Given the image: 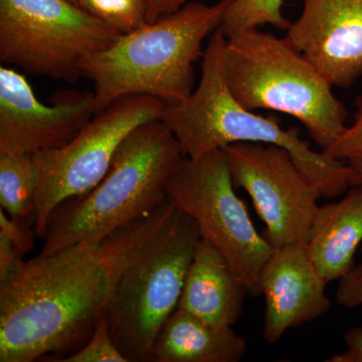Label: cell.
I'll return each instance as SVG.
<instances>
[{
    "instance_id": "cell-1",
    "label": "cell",
    "mask_w": 362,
    "mask_h": 362,
    "mask_svg": "<svg viewBox=\"0 0 362 362\" xmlns=\"http://www.w3.org/2000/svg\"><path fill=\"white\" fill-rule=\"evenodd\" d=\"M176 209L168 199L99 244L23 259L0 281V362H59L84 346L120 274Z\"/></svg>"
},
{
    "instance_id": "cell-24",
    "label": "cell",
    "mask_w": 362,
    "mask_h": 362,
    "mask_svg": "<svg viewBox=\"0 0 362 362\" xmlns=\"http://www.w3.org/2000/svg\"><path fill=\"white\" fill-rule=\"evenodd\" d=\"M346 349L327 359L328 362H362V326L351 328L345 333Z\"/></svg>"
},
{
    "instance_id": "cell-15",
    "label": "cell",
    "mask_w": 362,
    "mask_h": 362,
    "mask_svg": "<svg viewBox=\"0 0 362 362\" xmlns=\"http://www.w3.org/2000/svg\"><path fill=\"white\" fill-rule=\"evenodd\" d=\"M362 246V187H350L341 199L319 206L306 247L317 270L328 283L354 269Z\"/></svg>"
},
{
    "instance_id": "cell-13",
    "label": "cell",
    "mask_w": 362,
    "mask_h": 362,
    "mask_svg": "<svg viewBox=\"0 0 362 362\" xmlns=\"http://www.w3.org/2000/svg\"><path fill=\"white\" fill-rule=\"evenodd\" d=\"M327 284L306 246L292 244L274 250L259 283L265 299L264 339L275 344L291 328L325 315L331 307Z\"/></svg>"
},
{
    "instance_id": "cell-4",
    "label": "cell",
    "mask_w": 362,
    "mask_h": 362,
    "mask_svg": "<svg viewBox=\"0 0 362 362\" xmlns=\"http://www.w3.org/2000/svg\"><path fill=\"white\" fill-rule=\"evenodd\" d=\"M226 37L218 28L204 51L199 87L180 103L165 105L160 120L189 158L225 149L235 143H262L287 149L298 168L322 197L334 199L350 187L345 161L317 152L300 137L298 128L285 129L275 116L264 117L237 101L226 84L223 52Z\"/></svg>"
},
{
    "instance_id": "cell-12",
    "label": "cell",
    "mask_w": 362,
    "mask_h": 362,
    "mask_svg": "<svg viewBox=\"0 0 362 362\" xmlns=\"http://www.w3.org/2000/svg\"><path fill=\"white\" fill-rule=\"evenodd\" d=\"M286 37L333 87L362 76V0H304Z\"/></svg>"
},
{
    "instance_id": "cell-6",
    "label": "cell",
    "mask_w": 362,
    "mask_h": 362,
    "mask_svg": "<svg viewBox=\"0 0 362 362\" xmlns=\"http://www.w3.org/2000/svg\"><path fill=\"white\" fill-rule=\"evenodd\" d=\"M201 239L194 221L177 209L119 276L105 319L128 362L153 361L156 338L180 304Z\"/></svg>"
},
{
    "instance_id": "cell-18",
    "label": "cell",
    "mask_w": 362,
    "mask_h": 362,
    "mask_svg": "<svg viewBox=\"0 0 362 362\" xmlns=\"http://www.w3.org/2000/svg\"><path fill=\"white\" fill-rule=\"evenodd\" d=\"M283 4L284 0H233L220 30L226 39L267 25L287 30L291 23L283 14Z\"/></svg>"
},
{
    "instance_id": "cell-5",
    "label": "cell",
    "mask_w": 362,
    "mask_h": 362,
    "mask_svg": "<svg viewBox=\"0 0 362 362\" xmlns=\"http://www.w3.org/2000/svg\"><path fill=\"white\" fill-rule=\"evenodd\" d=\"M223 70L240 105L294 117L323 152L346 129V108L333 86L286 37L254 28L228 37Z\"/></svg>"
},
{
    "instance_id": "cell-7",
    "label": "cell",
    "mask_w": 362,
    "mask_h": 362,
    "mask_svg": "<svg viewBox=\"0 0 362 362\" xmlns=\"http://www.w3.org/2000/svg\"><path fill=\"white\" fill-rule=\"evenodd\" d=\"M120 35L70 0H0V61L32 76L76 82Z\"/></svg>"
},
{
    "instance_id": "cell-27",
    "label": "cell",
    "mask_w": 362,
    "mask_h": 362,
    "mask_svg": "<svg viewBox=\"0 0 362 362\" xmlns=\"http://www.w3.org/2000/svg\"><path fill=\"white\" fill-rule=\"evenodd\" d=\"M346 163L350 169V187H362V158L350 159Z\"/></svg>"
},
{
    "instance_id": "cell-26",
    "label": "cell",
    "mask_w": 362,
    "mask_h": 362,
    "mask_svg": "<svg viewBox=\"0 0 362 362\" xmlns=\"http://www.w3.org/2000/svg\"><path fill=\"white\" fill-rule=\"evenodd\" d=\"M188 0H147V21L154 23L166 14L175 13Z\"/></svg>"
},
{
    "instance_id": "cell-25",
    "label": "cell",
    "mask_w": 362,
    "mask_h": 362,
    "mask_svg": "<svg viewBox=\"0 0 362 362\" xmlns=\"http://www.w3.org/2000/svg\"><path fill=\"white\" fill-rule=\"evenodd\" d=\"M21 261L23 255L13 246L6 233L0 232V281L11 275Z\"/></svg>"
},
{
    "instance_id": "cell-22",
    "label": "cell",
    "mask_w": 362,
    "mask_h": 362,
    "mask_svg": "<svg viewBox=\"0 0 362 362\" xmlns=\"http://www.w3.org/2000/svg\"><path fill=\"white\" fill-rule=\"evenodd\" d=\"M337 302L344 308L354 309L362 306V263L354 266L347 275L340 279Z\"/></svg>"
},
{
    "instance_id": "cell-11",
    "label": "cell",
    "mask_w": 362,
    "mask_h": 362,
    "mask_svg": "<svg viewBox=\"0 0 362 362\" xmlns=\"http://www.w3.org/2000/svg\"><path fill=\"white\" fill-rule=\"evenodd\" d=\"M93 93L59 94L54 105L37 99L25 76L0 68V156H35L61 148L96 115Z\"/></svg>"
},
{
    "instance_id": "cell-8",
    "label": "cell",
    "mask_w": 362,
    "mask_h": 362,
    "mask_svg": "<svg viewBox=\"0 0 362 362\" xmlns=\"http://www.w3.org/2000/svg\"><path fill=\"white\" fill-rule=\"evenodd\" d=\"M235 189L225 150L218 149L185 157L169 181L168 197L225 256L247 295L258 297L262 272L274 249L257 230Z\"/></svg>"
},
{
    "instance_id": "cell-9",
    "label": "cell",
    "mask_w": 362,
    "mask_h": 362,
    "mask_svg": "<svg viewBox=\"0 0 362 362\" xmlns=\"http://www.w3.org/2000/svg\"><path fill=\"white\" fill-rule=\"evenodd\" d=\"M164 106L160 100L145 95L120 98L61 148L33 156L37 178L33 230L37 238L44 239L54 209L96 187L124 140L143 124L160 120Z\"/></svg>"
},
{
    "instance_id": "cell-2",
    "label": "cell",
    "mask_w": 362,
    "mask_h": 362,
    "mask_svg": "<svg viewBox=\"0 0 362 362\" xmlns=\"http://www.w3.org/2000/svg\"><path fill=\"white\" fill-rule=\"evenodd\" d=\"M232 1L188 2L85 59L81 71L94 83L96 114L131 95L156 98L165 105L187 99L194 92V65L204 57L202 42L220 28Z\"/></svg>"
},
{
    "instance_id": "cell-10",
    "label": "cell",
    "mask_w": 362,
    "mask_h": 362,
    "mask_svg": "<svg viewBox=\"0 0 362 362\" xmlns=\"http://www.w3.org/2000/svg\"><path fill=\"white\" fill-rule=\"evenodd\" d=\"M223 150L233 185L251 197L270 246H306L322 194L290 152L277 145L247 142Z\"/></svg>"
},
{
    "instance_id": "cell-21",
    "label": "cell",
    "mask_w": 362,
    "mask_h": 362,
    "mask_svg": "<svg viewBox=\"0 0 362 362\" xmlns=\"http://www.w3.org/2000/svg\"><path fill=\"white\" fill-rule=\"evenodd\" d=\"M356 105V112L352 125L347 126L330 148L324 151L337 160L346 162L350 159L362 158V96L357 98Z\"/></svg>"
},
{
    "instance_id": "cell-14",
    "label": "cell",
    "mask_w": 362,
    "mask_h": 362,
    "mask_svg": "<svg viewBox=\"0 0 362 362\" xmlns=\"http://www.w3.org/2000/svg\"><path fill=\"white\" fill-rule=\"evenodd\" d=\"M246 286L225 256L202 238L189 269L178 304L216 327H233L244 310Z\"/></svg>"
},
{
    "instance_id": "cell-20",
    "label": "cell",
    "mask_w": 362,
    "mask_h": 362,
    "mask_svg": "<svg viewBox=\"0 0 362 362\" xmlns=\"http://www.w3.org/2000/svg\"><path fill=\"white\" fill-rule=\"evenodd\" d=\"M128 362L113 341L105 317L97 323L92 337L84 346L59 362Z\"/></svg>"
},
{
    "instance_id": "cell-23",
    "label": "cell",
    "mask_w": 362,
    "mask_h": 362,
    "mask_svg": "<svg viewBox=\"0 0 362 362\" xmlns=\"http://www.w3.org/2000/svg\"><path fill=\"white\" fill-rule=\"evenodd\" d=\"M0 232L6 233L21 255L33 249L35 245V230L25 228L11 220L4 209H0Z\"/></svg>"
},
{
    "instance_id": "cell-19",
    "label": "cell",
    "mask_w": 362,
    "mask_h": 362,
    "mask_svg": "<svg viewBox=\"0 0 362 362\" xmlns=\"http://www.w3.org/2000/svg\"><path fill=\"white\" fill-rule=\"evenodd\" d=\"M78 6L120 35L148 23L147 0H78Z\"/></svg>"
},
{
    "instance_id": "cell-17",
    "label": "cell",
    "mask_w": 362,
    "mask_h": 362,
    "mask_svg": "<svg viewBox=\"0 0 362 362\" xmlns=\"http://www.w3.org/2000/svg\"><path fill=\"white\" fill-rule=\"evenodd\" d=\"M37 178L33 156H0V204L11 220L35 225Z\"/></svg>"
},
{
    "instance_id": "cell-16",
    "label": "cell",
    "mask_w": 362,
    "mask_h": 362,
    "mask_svg": "<svg viewBox=\"0 0 362 362\" xmlns=\"http://www.w3.org/2000/svg\"><path fill=\"white\" fill-rule=\"evenodd\" d=\"M247 341L233 327H216L180 308L162 326L154 362H239Z\"/></svg>"
},
{
    "instance_id": "cell-28",
    "label": "cell",
    "mask_w": 362,
    "mask_h": 362,
    "mask_svg": "<svg viewBox=\"0 0 362 362\" xmlns=\"http://www.w3.org/2000/svg\"><path fill=\"white\" fill-rule=\"evenodd\" d=\"M71 2H73V4H76L78 6V0H70Z\"/></svg>"
},
{
    "instance_id": "cell-3",
    "label": "cell",
    "mask_w": 362,
    "mask_h": 362,
    "mask_svg": "<svg viewBox=\"0 0 362 362\" xmlns=\"http://www.w3.org/2000/svg\"><path fill=\"white\" fill-rule=\"evenodd\" d=\"M185 157L161 120L136 128L119 147L103 180L54 209L40 256L99 244L156 211L168 199L169 181Z\"/></svg>"
}]
</instances>
